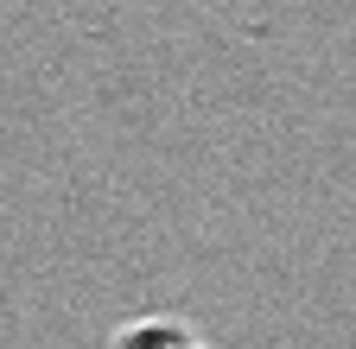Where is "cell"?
I'll return each mask as SVG.
<instances>
[{"mask_svg": "<svg viewBox=\"0 0 356 349\" xmlns=\"http://www.w3.org/2000/svg\"><path fill=\"white\" fill-rule=\"evenodd\" d=\"M115 349H210V343L178 318H134L115 330Z\"/></svg>", "mask_w": 356, "mask_h": 349, "instance_id": "cell-1", "label": "cell"}]
</instances>
